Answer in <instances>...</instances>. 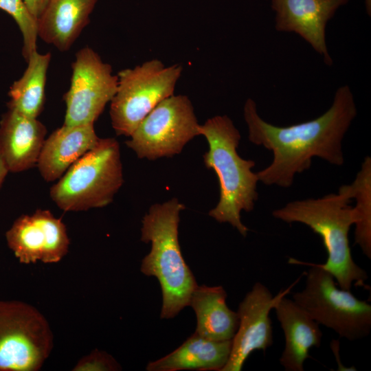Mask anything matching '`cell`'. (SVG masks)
I'll return each mask as SVG.
<instances>
[{
	"label": "cell",
	"instance_id": "cell-1",
	"mask_svg": "<svg viewBox=\"0 0 371 371\" xmlns=\"http://www.w3.org/2000/svg\"><path fill=\"white\" fill-rule=\"evenodd\" d=\"M357 114L348 85L339 87L330 107L313 120L288 126L264 120L255 101L248 98L243 109L249 140L273 153L271 163L257 173L266 186L287 188L295 176L310 168L313 157L337 166L344 164L342 141Z\"/></svg>",
	"mask_w": 371,
	"mask_h": 371
},
{
	"label": "cell",
	"instance_id": "cell-2",
	"mask_svg": "<svg viewBox=\"0 0 371 371\" xmlns=\"http://www.w3.org/2000/svg\"><path fill=\"white\" fill-rule=\"evenodd\" d=\"M348 185L317 199L297 200L272 212V216L289 224L300 223L318 234L327 252L319 267L330 273L338 286L350 291L352 284L365 287L367 272L353 260L348 234L355 215Z\"/></svg>",
	"mask_w": 371,
	"mask_h": 371
},
{
	"label": "cell",
	"instance_id": "cell-3",
	"mask_svg": "<svg viewBox=\"0 0 371 371\" xmlns=\"http://www.w3.org/2000/svg\"><path fill=\"white\" fill-rule=\"evenodd\" d=\"M199 131L208 144L204 164L214 171L219 183V200L208 214L219 223H229L245 237L249 229L241 221L240 213L252 211L258 199L259 180L252 171L256 163L238 155L241 135L227 115L208 119L200 124Z\"/></svg>",
	"mask_w": 371,
	"mask_h": 371
},
{
	"label": "cell",
	"instance_id": "cell-4",
	"mask_svg": "<svg viewBox=\"0 0 371 371\" xmlns=\"http://www.w3.org/2000/svg\"><path fill=\"white\" fill-rule=\"evenodd\" d=\"M186 206L177 198L153 205L142 221L141 240L151 249L142 260L141 272L158 280L162 292L160 317L172 319L189 306L198 285L186 264L178 238L180 213Z\"/></svg>",
	"mask_w": 371,
	"mask_h": 371
},
{
	"label": "cell",
	"instance_id": "cell-5",
	"mask_svg": "<svg viewBox=\"0 0 371 371\" xmlns=\"http://www.w3.org/2000/svg\"><path fill=\"white\" fill-rule=\"evenodd\" d=\"M123 182L118 142L100 138L51 188L50 197L65 212L103 207L113 201Z\"/></svg>",
	"mask_w": 371,
	"mask_h": 371
},
{
	"label": "cell",
	"instance_id": "cell-6",
	"mask_svg": "<svg viewBox=\"0 0 371 371\" xmlns=\"http://www.w3.org/2000/svg\"><path fill=\"white\" fill-rule=\"evenodd\" d=\"M289 262L310 266L304 288L293 300L319 325L350 341L368 337L371 330V305L350 291L339 289L333 275L318 264L290 258Z\"/></svg>",
	"mask_w": 371,
	"mask_h": 371
},
{
	"label": "cell",
	"instance_id": "cell-7",
	"mask_svg": "<svg viewBox=\"0 0 371 371\" xmlns=\"http://www.w3.org/2000/svg\"><path fill=\"white\" fill-rule=\"evenodd\" d=\"M181 72L180 65L166 67L157 59L120 71L110 105L111 125L115 133L130 137L158 104L174 95Z\"/></svg>",
	"mask_w": 371,
	"mask_h": 371
},
{
	"label": "cell",
	"instance_id": "cell-8",
	"mask_svg": "<svg viewBox=\"0 0 371 371\" xmlns=\"http://www.w3.org/2000/svg\"><path fill=\"white\" fill-rule=\"evenodd\" d=\"M54 336L45 316L18 300H0V371H37L49 356Z\"/></svg>",
	"mask_w": 371,
	"mask_h": 371
},
{
	"label": "cell",
	"instance_id": "cell-9",
	"mask_svg": "<svg viewBox=\"0 0 371 371\" xmlns=\"http://www.w3.org/2000/svg\"><path fill=\"white\" fill-rule=\"evenodd\" d=\"M200 124L186 95H172L158 104L126 142L138 158L155 160L180 154L200 135Z\"/></svg>",
	"mask_w": 371,
	"mask_h": 371
},
{
	"label": "cell",
	"instance_id": "cell-10",
	"mask_svg": "<svg viewBox=\"0 0 371 371\" xmlns=\"http://www.w3.org/2000/svg\"><path fill=\"white\" fill-rule=\"evenodd\" d=\"M68 91L64 94L66 112L63 124H93L111 102L117 88V76L91 48L76 54Z\"/></svg>",
	"mask_w": 371,
	"mask_h": 371
},
{
	"label": "cell",
	"instance_id": "cell-11",
	"mask_svg": "<svg viewBox=\"0 0 371 371\" xmlns=\"http://www.w3.org/2000/svg\"><path fill=\"white\" fill-rule=\"evenodd\" d=\"M298 280L275 296L263 284L259 282L254 284L239 304L238 329L232 339L229 359L221 371H240L251 352H265L272 346L270 312L282 297L290 293Z\"/></svg>",
	"mask_w": 371,
	"mask_h": 371
},
{
	"label": "cell",
	"instance_id": "cell-12",
	"mask_svg": "<svg viewBox=\"0 0 371 371\" xmlns=\"http://www.w3.org/2000/svg\"><path fill=\"white\" fill-rule=\"evenodd\" d=\"M5 238L15 257L26 265L58 262L67 254L70 243L65 224L46 210L19 216Z\"/></svg>",
	"mask_w": 371,
	"mask_h": 371
},
{
	"label": "cell",
	"instance_id": "cell-13",
	"mask_svg": "<svg viewBox=\"0 0 371 371\" xmlns=\"http://www.w3.org/2000/svg\"><path fill=\"white\" fill-rule=\"evenodd\" d=\"M350 0H271L275 28L295 32L308 43L330 65L332 58L326 42L327 23L336 11Z\"/></svg>",
	"mask_w": 371,
	"mask_h": 371
},
{
	"label": "cell",
	"instance_id": "cell-14",
	"mask_svg": "<svg viewBox=\"0 0 371 371\" xmlns=\"http://www.w3.org/2000/svg\"><path fill=\"white\" fill-rule=\"evenodd\" d=\"M47 128L37 118L8 109L0 120V154L11 172L36 166Z\"/></svg>",
	"mask_w": 371,
	"mask_h": 371
},
{
	"label": "cell",
	"instance_id": "cell-15",
	"mask_svg": "<svg viewBox=\"0 0 371 371\" xmlns=\"http://www.w3.org/2000/svg\"><path fill=\"white\" fill-rule=\"evenodd\" d=\"M276 314L284 335L280 363L286 371H303L311 348H319L322 332L319 324L293 300L282 297Z\"/></svg>",
	"mask_w": 371,
	"mask_h": 371
},
{
	"label": "cell",
	"instance_id": "cell-16",
	"mask_svg": "<svg viewBox=\"0 0 371 371\" xmlns=\"http://www.w3.org/2000/svg\"><path fill=\"white\" fill-rule=\"evenodd\" d=\"M99 139L93 124H63L44 142L36 164L41 177L47 182L59 179Z\"/></svg>",
	"mask_w": 371,
	"mask_h": 371
},
{
	"label": "cell",
	"instance_id": "cell-17",
	"mask_svg": "<svg viewBox=\"0 0 371 371\" xmlns=\"http://www.w3.org/2000/svg\"><path fill=\"white\" fill-rule=\"evenodd\" d=\"M98 0H49L38 19V35L61 52L67 51L89 23Z\"/></svg>",
	"mask_w": 371,
	"mask_h": 371
},
{
	"label": "cell",
	"instance_id": "cell-18",
	"mask_svg": "<svg viewBox=\"0 0 371 371\" xmlns=\"http://www.w3.org/2000/svg\"><path fill=\"white\" fill-rule=\"evenodd\" d=\"M232 340L213 341L194 332L176 350L150 362L148 371H221L227 363Z\"/></svg>",
	"mask_w": 371,
	"mask_h": 371
},
{
	"label": "cell",
	"instance_id": "cell-19",
	"mask_svg": "<svg viewBox=\"0 0 371 371\" xmlns=\"http://www.w3.org/2000/svg\"><path fill=\"white\" fill-rule=\"evenodd\" d=\"M226 298L221 286H196L189 302L196 317V333L213 341L232 339L239 319L237 312L227 306Z\"/></svg>",
	"mask_w": 371,
	"mask_h": 371
},
{
	"label": "cell",
	"instance_id": "cell-20",
	"mask_svg": "<svg viewBox=\"0 0 371 371\" xmlns=\"http://www.w3.org/2000/svg\"><path fill=\"white\" fill-rule=\"evenodd\" d=\"M51 54L33 52L23 76L10 87L8 108L28 117L37 118L45 100V87Z\"/></svg>",
	"mask_w": 371,
	"mask_h": 371
},
{
	"label": "cell",
	"instance_id": "cell-21",
	"mask_svg": "<svg viewBox=\"0 0 371 371\" xmlns=\"http://www.w3.org/2000/svg\"><path fill=\"white\" fill-rule=\"evenodd\" d=\"M355 215V243L371 258V158L366 157L355 179L348 185Z\"/></svg>",
	"mask_w": 371,
	"mask_h": 371
},
{
	"label": "cell",
	"instance_id": "cell-22",
	"mask_svg": "<svg viewBox=\"0 0 371 371\" xmlns=\"http://www.w3.org/2000/svg\"><path fill=\"white\" fill-rule=\"evenodd\" d=\"M0 10L10 15L23 35L22 54L26 61L36 51L38 20L31 14L23 0H0Z\"/></svg>",
	"mask_w": 371,
	"mask_h": 371
},
{
	"label": "cell",
	"instance_id": "cell-23",
	"mask_svg": "<svg viewBox=\"0 0 371 371\" xmlns=\"http://www.w3.org/2000/svg\"><path fill=\"white\" fill-rule=\"evenodd\" d=\"M118 363L106 352L95 350L80 359L73 370L112 371L120 370Z\"/></svg>",
	"mask_w": 371,
	"mask_h": 371
},
{
	"label": "cell",
	"instance_id": "cell-24",
	"mask_svg": "<svg viewBox=\"0 0 371 371\" xmlns=\"http://www.w3.org/2000/svg\"><path fill=\"white\" fill-rule=\"evenodd\" d=\"M31 14L38 20L49 0H23Z\"/></svg>",
	"mask_w": 371,
	"mask_h": 371
},
{
	"label": "cell",
	"instance_id": "cell-25",
	"mask_svg": "<svg viewBox=\"0 0 371 371\" xmlns=\"http://www.w3.org/2000/svg\"><path fill=\"white\" fill-rule=\"evenodd\" d=\"M9 172V170L5 164L4 159L0 154V188Z\"/></svg>",
	"mask_w": 371,
	"mask_h": 371
},
{
	"label": "cell",
	"instance_id": "cell-26",
	"mask_svg": "<svg viewBox=\"0 0 371 371\" xmlns=\"http://www.w3.org/2000/svg\"><path fill=\"white\" fill-rule=\"evenodd\" d=\"M366 8L369 16L371 14V0H365Z\"/></svg>",
	"mask_w": 371,
	"mask_h": 371
}]
</instances>
